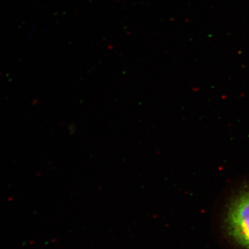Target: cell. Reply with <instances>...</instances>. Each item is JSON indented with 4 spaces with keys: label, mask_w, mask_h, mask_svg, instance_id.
I'll return each mask as SVG.
<instances>
[{
    "label": "cell",
    "mask_w": 249,
    "mask_h": 249,
    "mask_svg": "<svg viewBox=\"0 0 249 249\" xmlns=\"http://www.w3.org/2000/svg\"><path fill=\"white\" fill-rule=\"evenodd\" d=\"M228 232L237 244L249 249V189L234 199L228 211Z\"/></svg>",
    "instance_id": "6da1fadb"
}]
</instances>
